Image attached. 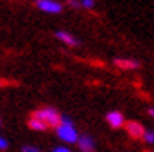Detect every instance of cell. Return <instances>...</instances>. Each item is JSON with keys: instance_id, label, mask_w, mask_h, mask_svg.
<instances>
[{"instance_id": "1", "label": "cell", "mask_w": 154, "mask_h": 152, "mask_svg": "<svg viewBox=\"0 0 154 152\" xmlns=\"http://www.w3.org/2000/svg\"><path fill=\"white\" fill-rule=\"evenodd\" d=\"M57 135L60 137L62 140L69 142V144H74V142L79 140V133L74 128V123L69 116H62L60 118V125L57 126Z\"/></svg>"}, {"instance_id": "2", "label": "cell", "mask_w": 154, "mask_h": 152, "mask_svg": "<svg viewBox=\"0 0 154 152\" xmlns=\"http://www.w3.org/2000/svg\"><path fill=\"white\" fill-rule=\"evenodd\" d=\"M33 118L43 121L46 126H55L57 128V126L60 125L62 114L58 113L55 108H41V109H38V111L33 113Z\"/></svg>"}, {"instance_id": "3", "label": "cell", "mask_w": 154, "mask_h": 152, "mask_svg": "<svg viewBox=\"0 0 154 152\" xmlns=\"http://www.w3.org/2000/svg\"><path fill=\"white\" fill-rule=\"evenodd\" d=\"M125 130L127 133H128V137L130 138H134V140H139L140 137L144 135V126L139 123V121H127L125 123Z\"/></svg>"}, {"instance_id": "4", "label": "cell", "mask_w": 154, "mask_h": 152, "mask_svg": "<svg viewBox=\"0 0 154 152\" xmlns=\"http://www.w3.org/2000/svg\"><path fill=\"white\" fill-rule=\"evenodd\" d=\"M38 7H39V11L48 12V14L62 12V4H58L57 0H41V2H38Z\"/></svg>"}, {"instance_id": "5", "label": "cell", "mask_w": 154, "mask_h": 152, "mask_svg": "<svg viewBox=\"0 0 154 152\" xmlns=\"http://www.w3.org/2000/svg\"><path fill=\"white\" fill-rule=\"evenodd\" d=\"M106 121L110 123L111 128H120V126L125 125V118H123V114L120 111H110L106 114Z\"/></svg>"}, {"instance_id": "6", "label": "cell", "mask_w": 154, "mask_h": 152, "mask_svg": "<svg viewBox=\"0 0 154 152\" xmlns=\"http://www.w3.org/2000/svg\"><path fill=\"white\" fill-rule=\"evenodd\" d=\"M77 144H79V149H81L82 152H94V149H96V145H94V140H93L89 135L79 137Z\"/></svg>"}, {"instance_id": "7", "label": "cell", "mask_w": 154, "mask_h": 152, "mask_svg": "<svg viewBox=\"0 0 154 152\" xmlns=\"http://www.w3.org/2000/svg\"><path fill=\"white\" fill-rule=\"evenodd\" d=\"M115 65L118 68H123V70H134V68H139L140 63L135 62V60H128V58H116Z\"/></svg>"}, {"instance_id": "8", "label": "cell", "mask_w": 154, "mask_h": 152, "mask_svg": "<svg viewBox=\"0 0 154 152\" xmlns=\"http://www.w3.org/2000/svg\"><path fill=\"white\" fill-rule=\"evenodd\" d=\"M55 36L60 39V41H63L65 44H69V46H79V44H81V43H79V39H75L72 34L65 33V31H57Z\"/></svg>"}, {"instance_id": "9", "label": "cell", "mask_w": 154, "mask_h": 152, "mask_svg": "<svg viewBox=\"0 0 154 152\" xmlns=\"http://www.w3.org/2000/svg\"><path fill=\"white\" fill-rule=\"evenodd\" d=\"M29 128H33V130H38V132H41V130H46L48 126L45 125L43 121H39V120H36V118H33L31 116V120H29Z\"/></svg>"}, {"instance_id": "10", "label": "cell", "mask_w": 154, "mask_h": 152, "mask_svg": "<svg viewBox=\"0 0 154 152\" xmlns=\"http://www.w3.org/2000/svg\"><path fill=\"white\" fill-rule=\"evenodd\" d=\"M142 138L147 142V144H154V132H144Z\"/></svg>"}, {"instance_id": "11", "label": "cell", "mask_w": 154, "mask_h": 152, "mask_svg": "<svg viewBox=\"0 0 154 152\" xmlns=\"http://www.w3.org/2000/svg\"><path fill=\"white\" fill-rule=\"evenodd\" d=\"M81 5L86 9H93L94 7V0H81Z\"/></svg>"}, {"instance_id": "12", "label": "cell", "mask_w": 154, "mask_h": 152, "mask_svg": "<svg viewBox=\"0 0 154 152\" xmlns=\"http://www.w3.org/2000/svg\"><path fill=\"white\" fill-rule=\"evenodd\" d=\"M21 150L22 152H39V149L38 147H34V145H24Z\"/></svg>"}, {"instance_id": "13", "label": "cell", "mask_w": 154, "mask_h": 152, "mask_svg": "<svg viewBox=\"0 0 154 152\" xmlns=\"http://www.w3.org/2000/svg\"><path fill=\"white\" fill-rule=\"evenodd\" d=\"M7 147H9V144H7V140L4 138V137H0V150H5Z\"/></svg>"}, {"instance_id": "14", "label": "cell", "mask_w": 154, "mask_h": 152, "mask_svg": "<svg viewBox=\"0 0 154 152\" xmlns=\"http://www.w3.org/2000/svg\"><path fill=\"white\" fill-rule=\"evenodd\" d=\"M51 152H72V150L70 149H67V147H55Z\"/></svg>"}, {"instance_id": "15", "label": "cell", "mask_w": 154, "mask_h": 152, "mask_svg": "<svg viewBox=\"0 0 154 152\" xmlns=\"http://www.w3.org/2000/svg\"><path fill=\"white\" fill-rule=\"evenodd\" d=\"M69 4H70L72 7H79L81 5V2H77V0H69Z\"/></svg>"}, {"instance_id": "16", "label": "cell", "mask_w": 154, "mask_h": 152, "mask_svg": "<svg viewBox=\"0 0 154 152\" xmlns=\"http://www.w3.org/2000/svg\"><path fill=\"white\" fill-rule=\"evenodd\" d=\"M5 86H9V81L7 79H0V87H5Z\"/></svg>"}, {"instance_id": "17", "label": "cell", "mask_w": 154, "mask_h": 152, "mask_svg": "<svg viewBox=\"0 0 154 152\" xmlns=\"http://www.w3.org/2000/svg\"><path fill=\"white\" fill-rule=\"evenodd\" d=\"M147 113H149V114H151V116H152V118H154V108H151V109H149V111H147Z\"/></svg>"}, {"instance_id": "18", "label": "cell", "mask_w": 154, "mask_h": 152, "mask_svg": "<svg viewBox=\"0 0 154 152\" xmlns=\"http://www.w3.org/2000/svg\"><path fill=\"white\" fill-rule=\"evenodd\" d=\"M36 2H41V0H36Z\"/></svg>"}, {"instance_id": "19", "label": "cell", "mask_w": 154, "mask_h": 152, "mask_svg": "<svg viewBox=\"0 0 154 152\" xmlns=\"http://www.w3.org/2000/svg\"><path fill=\"white\" fill-rule=\"evenodd\" d=\"M146 152H151V150H146Z\"/></svg>"}]
</instances>
